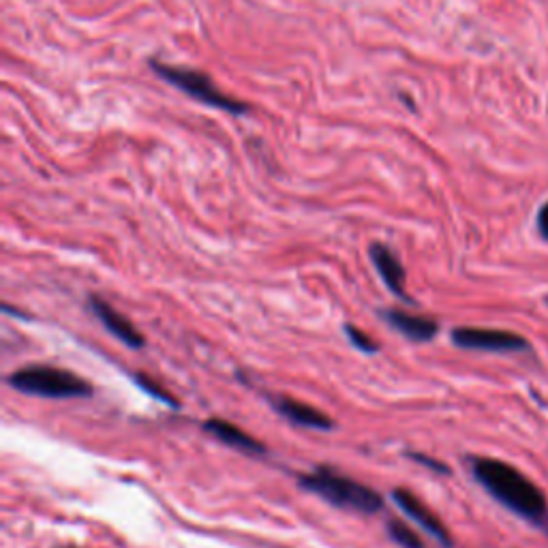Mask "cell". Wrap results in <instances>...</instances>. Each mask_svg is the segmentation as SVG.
I'll return each instance as SVG.
<instances>
[{
    "label": "cell",
    "mask_w": 548,
    "mask_h": 548,
    "mask_svg": "<svg viewBox=\"0 0 548 548\" xmlns=\"http://www.w3.org/2000/svg\"><path fill=\"white\" fill-rule=\"evenodd\" d=\"M538 232L544 240H548V202L538 212Z\"/></svg>",
    "instance_id": "2e32d148"
},
{
    "label": "cell",
    "mask_w": 548,
    "mask_h": 548,
    "mask_svg": "<svg viewBox=\"0 0 548 548\" xmlns=\"http://www.w3.org/2000/svg\"><path fill=\"white\" fill-rule=\"evenodd\" d=\"M450 339L456 347L471 349V352H497V354H510V352H523L529 349V343L508 330H493V328H471L461 326L450 332Z\"/></svg>",
    "instance_id": "5b68a950"
},
{
    "label": "cell",
    "mask_w": 548,
    "mask_h": 548,
    "mask_svg": "<svg viewBox=\"0 0 548 548\" xmlns=\"http://www.w3.org/2000/svg\"><path fill=\"white\" fill-rule=\"evenodd\" d=\"M133 382L137 384V388H140L142 392H146L148 397L157 399L159 403H163V405H167V407H172V409H180V403H178V399L174 397V394H170L167 390H163V388L155 382V379H150V377H146V375H142V373H137V375H133Z\"/></svg>",
    "instance_id": "4fadbf2b"
},
{
    "label": "cell",
    "mask_w": 548,
    "mask_h": 548,
    "mask_svg": "<svg viewBox=\"0 0 548 548\" xmlns=\"http://www.w3.org/2000/svg\"><path fill=\"white\" fill-rule=\"evenodd\" d=\"M369 257L377 274L382 277V281L386 283L390 292L399 300L414 304V298L405 292V268L397 257V253H394L388 245H384V242H373V245L369 247Z\"/></svg>",
    "instance_id": "ba28073f"
},
{
    "label": "cell",
    "mask_w": 548,
    "mask_h": 548,
    "mask_svg": "<svg viewBox=\"0 0 548 548\" xmlns=\"http://www.w3.org/2000/svg\"><path fill=\"white\" fill-rule=\"evenodd\" d=\"M88 307H90V311H93V315L99 319L101 326L108 330L112 337H116L120 343H125L129 349H135V352H137V349H142L146 345L142 332L137 330L123 313H118L112 307V304H108L103 298L90 296L88 298Z\"/></svg>",
    "instance_id": "52a82bcc"
},
{
    "label": "cell",
    "mask_w": 548,
    "mask_h": 548,
    "mask_svg": "<svg viewBox=\"0 0 548 548\" xmlns=\"http://www.w3.org/2000/svg\"><path fill=\"white\" fill-rule=\"evenodd\" d=\"M467 463L486 493L548 534V501L540 486L531 482L523 471L499 459H489V456H469Z\"/></svg>",
    "instance_id": "6da1fadb"
},
{
    "label": "cell",
    "mask_w": 548,
    "mask_h": 548,
    "mask_svg": "<svg viewBox=\"0 0 548 548\" xmlns=\"http://www.w3.org/2000/svg\"><path fill=\"white\" fill-rule=\"evenodd\" d=\"M386 534L394 544H399L401 548H424L422 538L403 521H388Z\"/></svg>",
    "instance_id": "7c38bea8"
},
{
    "label": "cell",
    "mask_w": 548,
    "mask_h": 548,
    "mask_svg": "<svg viewBox=\"0 0 548 548\" xmlns=\"http://www.w3.org/2000/svg\"><path fill=\"white\" fill-rule=\"evenodd\" d=\"M60 548H75V546H60Z\"/></svg>",
    "instance_id": "e0dca14e"
},
{
    "label": "cell",
    "mask_w": 548,
    "mask_h": 548,
    "mask_svg": "<svg viewBox=\"0 0 548 548\" xmlns=\"http://www.w3.org/2000/svg\"><path fill=\"white\" fill-rule=\"evenodd\" d=\"M390 499L394 501V506H397L405 516H409L411 521L418 523L424 531H429V536H433L441 546H444V548L454 546L452 536H450V531L446 529V525L441 523L437 516L429 508H426L414 493H409L407 489H394L390 493Z\"/></svg>",
    "instance_id": "8992f818"
},
{
    "label": "cell",
    "mask_w": 548,
    "mask_h": 548,
    "mask_svg": "<svg viewBox=\"0 0 548 548\" xmlns=\"http://www.w3.org/2000/svg\"><path fill=\"white\" fill-rule=\"evenodd\" d=\"M204 431L210 433L212 437H217L221 444H225L227 448H234L242 454L249 456H264L266 454V446L260 444L255 437H251L249 433H245L240 429V426L227 422L223 418H210L204 422Z\"/></svg>",
    "instance_id": "8fae6325"
},
{
    "label": "cell",
    "mask_w": 548,
    "mask_h": 548,
    "mask_svg": "<svg viewBox=\"0 0 548 548\" xmlns=\"http://www.w3.org/2000/svg\"><path fill=\"white\" fill-rule=\"evenodd\" d=\"M405 456H407V459H411V461H416L418 465H424V467L433 469L435 474H441V476H448V474H450V467H448L446 463H441V461L433 459V456H429V454H422V452H405Z\"/></svg>",
    "instance_id": "9a60e30c"
},
{
    "label": "cell",
    "mask_w": 548,
    "mask_h": 548,
    "mask_svg": "<svg viewBox=\"0 0 548 548\" xmlns=\"http://www.w3.org/2000/svg\"><path fill=\"white\" fill-rule=\"evenodd\" d=\"M268 401L279 416H283L287 422H292L296 426H302V429H311V431H332L334 429L332 418L313 405L300 403V401L289 399V397H270Z\"/></svg>",
    "instance_id": "30bf717a"
},
{
    "label": "cell",
    "mask_w": 548,
    "mask_h": 548,
    "mask_svg": "<svg viewBox=\"0 0 548 548\" xmlns=\"http://www.w3.org/2000/svg\"><path fill=\"white\" fill-rule=\"evenodd\" d=\"M377 315L384 319V322L392 328L401 332L405 339L414 341V343H429L437 337L439 324L431 317L424 315H411L409 311L403 309H379Z\"/></svg>",
    "instance_id": "9c48e42d"
},
{
    "label": "cell",
    "mask_w": 548,
    "mask_h": 548,
    "mask_svg": "<svg viewBox=\"0 0 548 548\" xmlns=\"http://www.w3.org/2000/svg\"><path fill=\"white\" fill-rule=\"evenodd\" d=\"M7 384L28 397L39 399H86L93 397V384L86 382L84 377L58 367H45V364H35V367H24L7 377Z\"/></svg>",
    "instance_id": "3957f363"
},
{
    "label": "cell",
    "mask_w": 548,
    "mask_h": 548,
    "mask_svg": "<svg viewBox=\"0 0 548 548\" xmlns=\"http://www.w3.org/2000/svg\"><path fill=\"white\" fill-rule=\"evenodd\" d=\"M343 332H345L347 341L352 343V345L358 349V352L367 354V356H373V354L379 352V343L373 341V339L369 337V334H367V332H362L360 328H356V326H352V324H345V326H343Z\"/></svg>",
    "instance_id": "5bb4252c"
},
{
    "label": "cell",
    "mask_w": 548,
    "mask_h": 548,
    "mask_svg": "<svg viewBox=\"0 0 548 548\" xmlns=\"http://www.w3.org/2000/svg\"><path fill=\"white\" fill-rule=\"evenodd\" d=\"M298 484L302 491L322 497L334 508L352 510L358 514H377L384 510V497L373 491L371 486L337 474V471L324 465L307 471V474H300Z\"/></svg>",
    "instance_id": "7a4b0ae2"
},
{
    "label": "cell",
    "mask_w": 548,
    "mask_h": 548,
    "mask_svg": "<svg viewBox=\"0 0 548 548\" xmlns=\"http://www.w3.org/2000/svg\"><path fill=\"white\" fill-rule=\"evenodd\" d=\"M150 67L155 71L161 80H165L167 84H172L174 88L182 90V93L189 95L191 99L200 101L208 108H217L223 112L230 114H247L251 112V105L245 101H238L230 95L221 93V90L215 86L206 73L195 71V69H187V67H174V65H165L161 60H150Z\"/></svg>",
    "instance_id": "277c9868"
}]
</instances>
